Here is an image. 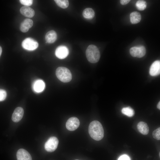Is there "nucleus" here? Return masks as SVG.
<instances>
[{"label":"nucleus","instance_id":"f257e3e1","mask_svg":"<svg viewBox=\"0 0 160 160\" xmlns=\"http://www.w3.org/2000/svg\"><path fill=\"white\" fill-rule=\"evenodd\" d=\"M88 132L90 137L94 140L99 141L104 136V129L101 124L97 121H93L89 124Z\"/></svg>","mask_w":160,"mask_h":160},{"label":"nucleus","instance_id":"f03ea898","mask_svg":"<svg viewBox=\"0 0 160 160\" xmlns=\"http://www.w3.org/2000/svg\"><path fill=\"white\" fill-rule=\"evenodd\" d=\"M86 55L88 61L91 63L98 62L100 57V53L98 48L95 45L91 44L87 48Z\"/></svg>","mask_w":160,"mask_h":160},{"label":"nucleus","instance_id":"7ed1b4c3","mask_svg":"<svg viewBox=\"0 0 160 160\" xmlns=\"http://www.w3.org/2000/svg\"><path fill=\"white\" fill-rule=\"evenodd\" d=\"M56 75L57 78L63 82H69L72 79L71 71L65 67H60L57 68L56 71Z\"/></svg>","mask_w":160,"mask_h":160},{"label":"nucleus","instance_id":"20e7f679","mask_svg":"<svg viewBox=\"0 0 160 160\" xmlns=\"http://www.w3.org/2000/svg\"><path fill=\"white\" fill-rule=\"evenodd\" d=\"M22 47L26 50L33 51L38 47L39 44L35 39L28 37L23 40L22 43Z\"/></svg>","mask_w":160,"mask_h":160},{"label":"nucleus","instance_id":"39448f33","mask_svg":"<svg viewBox=\"0 0 160 160\" xmlns=\"http://www.w3.org/2000/svg\"><path fill=\"white\" fill-rule=\"evenodd\" d=\"M58 143V140L56 137H51L45 143V149L48 152H53L57 149Z\"/></svg>","mask_w":160,"mask_h":160},{"label":"nucleus","instance_id":"423d86ee","mask_svg":"<svg viewBox=\"0 0 160 160\" xmlns=\"http://www.w3.org/2000/svg\"><path fill=\"white\" fill-rule=\"evenodd\" d=\"M146 52L145 48L142 46L133 47L130 49L131 55L134 57H142L145 55Z\"/></svg>","mask_w":160,"mask_h":160},{"label":"nucleus","instance_id":"0eeeda50","mask_svg":"<svg viewBox=\"0 0 160 160\" xmlns=\"http://www.w3.org/2000/svg\"><path fill=\"white\" fill-rule=\"evenodd\" d=\"M80 125L79 119L76 117H73L69 118L66 123L67 129L71 131H73L77 129Z\"/></svg>","mask_w":160,"mask_h":160},{"label":"nucleus","instance_id":"6e6552de","mask_svg":"<svg viewBox=\"0 0 160 160\" xmlns=\"http://www.w3.org/2000/svg\"><path fill=\"white\" fill-rule=\"evenodd\" d=\"M68 48L64 46H60L56 48L55 51L56 56L59 59H63L66 57L68 55Z\"/></svg>","mask_w":160,"mask_h":160},{"label":"nucleus","instance_id":"1a4fd4ad","mask_svg":"<svg viewBox=\"0 0 160 160\" xmlns=\"http://www.w3.org/2000/svg\"><path fill=\"white\" fill-rule=\"evenodd\" d=\"M24 110L21 107L16 108L12 114V119L15 122L20 121L22 119L24 114Z\"/></svg>","mask_w":160,"mask_h":160},{"label":"nucleus","instance_id":"9d476101","mask_svg":"<svg viewBox=\"0 0 160 160\" xmlns=\"http://www.w3.org/2000/svg\"><path fill=\"white\" fill-rule=\"evenodd\" d=\"M16 157L17 160H32L30 154L26 150L23 148L18 150Z\"/></svg>","mask_w":160,"mask_h":160},{"label":"nucleus","instance_id":"9b49d317","mask_svg":"<svg viewBox=\"0 0 160 160\" xmlns=\"http://www.w3.org/2000/svg\"><path fill=\"white\" fill-rule=\"evenodd\" d=\"M160 73V61L159 60L155 61L151 65L149 73L152 76L158 75Z\"/></svg>","mask_w":160,"mask_h":160},{"label":"nucleus","instance_id":"f8f14e48","mask_svg":"<svg viewBox=\"0 0 160 160\" xmlns=\"http://www.w3.org/2000/svg\"><path fill=\"white\" fill-rule=\"evenodd\" d=\"M33 24V22L32 20L28 18L25 19L20 25V30L23 32H26L32 26Z\"/></svg>","mask_w":160,"mask_h":160},{"label":"nucleus","instance_id":"ddd939ff","mask_svg":"<svg viewBox=\"0 0 160 160\" xmlns=\"http://www.w3.org/2000/svg\"><path fill=\"white\" fill-rule=\"evenodd\" d=\"M20 12L22 15L29 18L33 17L35 14L34 10L28 6H24L22 7L20 9Z\"/></svg>","mask_w":160,"mask_h":160},{"label":"nucleus","instance_id":"4468645a","mask_svg":"<svg viewBox=\"0 0 160 160\" xmlns=\"http://www.w3.org/2000/svg\"><path fill=\"white\" fill-rule=\"evenodd\" d=\"M45 84L44 81L40 79L35 81L33 85V89L35 92L39 93L42 92L44 89Z\"/></svg>","mask_w":160,"mask_h":160},{"label":"nucleus","instance_id":"2eb2a0df","mask_svg":"<svg viewBox=\"0 0 160 160\" xmlns=\"http://www.w3.org/2000/svg\"><path fill=\"white\" fill-rule=\"evenodd\" d=\"M57 34L54 30H51L48 32L45 36L46 42L52 43L54 42L57 39Z\"/></svg>","mask_w":160,"mask_h":160},{"label":"nucleus","instance_id":"dca6fc26","mask_svg":"<svg viewBox=\"0 0 160 160\" xmlns=\"http://www.w3.org/2000/svg\"><path fill=\"white\" fill-rule=\"evenodd\" d=\"M137 127L138 131L142 134L146 135L148 133L149 127L146 123L140 121L138 124Z\"/></svg>","mask_w":160,"mask_h":160},{"label":"nucleus","instance_id":"f3484780","mask_svg":"<svg viewBox=\"0 0 160 160\" xmlns=\"http://www.w3.org/2000/svg\"><path fill=\"white\" fill-rule=\"evenodd\" d=\"M130 22L133 24H135L139 23L141 18L140 13L136 11L132 12L130 14Z\"/></svg>","mask_w":160,"mask_h":160},{"label":"nucleus","instance_id":"a211bd4d","mask_svg":"<svg viewBox=\"0 0 160 160\" xmlns=\"http://www.w3.org/2000/svg\"><path fill=\"white\" fill-rule=\"evenodd\" d=\"M95 12L91 8H86L84 9L82 12L83 17L87 19H91L95 16Z\"/></svg>","mask_w":160,"mask_h":160},{"label":"nucleus","instance_id":"6ab92c4d","mask_svg":"<svg viewBox=\"0 0 160 160\" xmlns=\"http://www.w3.org/2000/svg\"><path fill=\"white\" fill-rule=\"evenodd\" d=\"M122 113L129 117H132L135 114L134 110L130 107H127L123 108L121 110Z\"/></svg>","mask_w":160,"mask_h":160},{"label":"nucleus","instance_id":"aec40b11","mask_svg":"<svg viewBox=\"0 0 160 160\" xmlns=\"http://www.w3.org/2000/svg\"><path fill=\"white\" fill-rule=\"evenodd\" d=\"M54 1L58 6L63 9L66 8L69 6V1L67 0H55Z\"/></svg>","mask_w":160,"mask_h":160},{"label":"nucleus","instance_id":"412c9836","mask_svg":"<svg viewBox=\"0 0 160 160\" xmlns=\"http://www.w3.org/2000/svg\"><path fill=\"white\" fill-rule=\"evenodd\" d=\"M136 6L138 10L143 11L146 8L147 4L145 1L138 0L136 4Z\"/></svg>","mask_w":160,"mask_h":160},{"label":"nucleus","instance_id":"4be33fe9","mask_svg":"<svg viewBox=\"0 0 160 160\" xmlns=\"http://www.w3.org/2000/svg\"><path fill=\"white\" fill-rule=\"evenodd\" d=\"M152 135L155 139L159 140L160 139V128L159 127L153 132Z\"/></svg>","mask_w":160,"mask_h":160},{"label":"nucleus","instance_id":"5701e85b","mask_svg":"<svg viewBox=\"0 0 160 160\" xmlns=\"http://www.w3.org/2000/svg\"><path fill=\"white\" fill-rule=\"evenodd\" d=\"M7 92L4 89H0V101L4 100L6 97Z\"/></svg>","mask_w":160,"mask_h":160},{"label":"nucleus","instance_id":"b1692460","mask_svg":"<svg viewBox=\"0 0 160 160\" xmlns=\"http://www.w3.org/2000/svg\"><path fill=\"white\" fill-rule=\"evenodd\" d=\"M20 1L22 4L29 7L32 4L33 1L32 0H20Z\"/></svg>","mask_w":160,"mask_h":160},{"label":"nucleus","instance_id":"393cba45","mask_svg":"<svg viewBox=\"0 0 160 160\" xmlns=\"http://www.w3.org/2000/svg\"><path fill=\"white\" fill-rule=\"evenodd\" d=\"M118 160H131L130 157L126 154H124L121 156Z\"/></svg>","mask_w":160,"mask_h":160},{"label":"nucleus","instance_id":"a878e982","mask_svg":"<svg viewBox=\"0 0 160 160\" xmlns=\"http://www.w3.org/2000/svg\"><path fill=\"white\" fill-rule=\"evenodd\" d=\"M130 1V0H121L120 1V2L121 4L124 5L128 4Z\"/></svg>","mask_w":160,"mask_h":160},{"label":"nucleus","instance_id":"bb28decb","mask_svg":"<svg viewBox=\"0 0 160 160\" xmlns=\"http://www.w3.org/2000/svg\"><path fill=\"white\" fill-rule=\"evenodd\" d=\"M157 108L159 110L160 109V101H159V102L158 103L157 105Z\"/></svg>","mask_w":160,"mask_h":160},{"label":"nucleus","instance_id":"cd10ccee","mask_svg":"<svg viewBox=\"0 0 160 160\" xmlns=\"http://www.w3.org/2000/svg\"><path fill=\"white\" fill-rule=\"evenodd\" d=\"M2 49L1 47L0 46V57L1 56L2 53Z\"/></svg>","mask_w":160,"mask_h":160},{"label":"nucleus","instance_id":"c85d7f7f","mask_svg":"<svg viewBox=\"0 0 160 160\" xmlns=\"http://www.w3.org/2000/svg\"><path fill=\"white\" fill-rule=\"evenodd\" d=\"M78 160V159H76V160Z\"/></svg>","mask_w":160,"mask_h":160}]
</instances>
